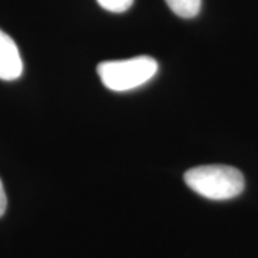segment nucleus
Wrapping results in <instances>:
<instances>
[{
	"mask_svg": "<svg viewBox=\"0 0 258 258\" xmlns=\"http://www.w3.org/2000/svg\"><path fill=\"white\" fill-rule=\"evenodd\" d=\"M102 9L112 13H123L134 5V0H96Z\"/></svg>",
	"mask_w": 258,
	"mask_h": 258,
	"instance_id": "nucleus-5",
	"label": "nucleus"
},
{
	"mask_svg": "<svg viewBox=\"0 0 258 258\" xmlns=\"http://www.w3.org/2000/svg\"><path fill=\"white\" fill-rule=\"evenodd\" d=\"M6 207H8V198H6V192H5V186H3L2 179H0V217L5 214Z\"/></svg>",
	"mask_w": 258,
	"mask_h": 258,
	"instance_id": "nucleus-6",
	"label": "nucleus"
},
{
	"mask_svg": "<svg viewBox=\"0 0 258 258\" xmlns=\"http://www.w3.org/2000/svg\"><path fill=\"white\" fill-rule=\"evenodd\" d=\"M23 72V62L15 40L0 29V79L15 81Z\"/></svg>",
	"mask_w": 258,
	"mask_h": 258,
	"instance_id": "nucleus-3",
	"label": "nucleus"
},
{
	"mask_svg": "<svg viewBox=\"0 0 258 258\" xmlns=\"http://www.w3.org/2000/svg\"><path fill=\"white\" fill-rule=\"evenodd\" d=\"M185 184L194 192L214 201L238 197L245 186L244 175L230 165H201L185 172Z\"/></svg>",
	"mask_w": 258,
	"mask_h": 258,
	"instance_id": "nucleus-1",
	"label": "nucleus"
},
{
	"mask_svg": "<svg viewBox=\"0 0 258 258\" xmlns=\"http://www.w3.org/2000/svg\"><path fill=\"white\" fill-rule=\"evenodd\" d=\"M158 72V62L151 56H137L98 64L102 83L115 92H126L149 82Z\"/></svg>",
	"mask_w": 258,
	"mask_h": 258,
	"instance_id": "nucleus-2",
	"label": "nucleus"
},
{
	"mask_svg": "<svg viewBox=\"0 0 258 258\" xmlns=\"http://www.w3.org/2000/svg\"><path fill=\"white\" fill-rule=\"evenodd\" d=\"M165 2L168 8L179 18H195L201 10V0H165Z\"/></svg>",
	"mask_w": 258,
	"mask_h": 258,
	"instance_id": "nucleus-4",
	"label": "nucleus"
}]
</instances>
